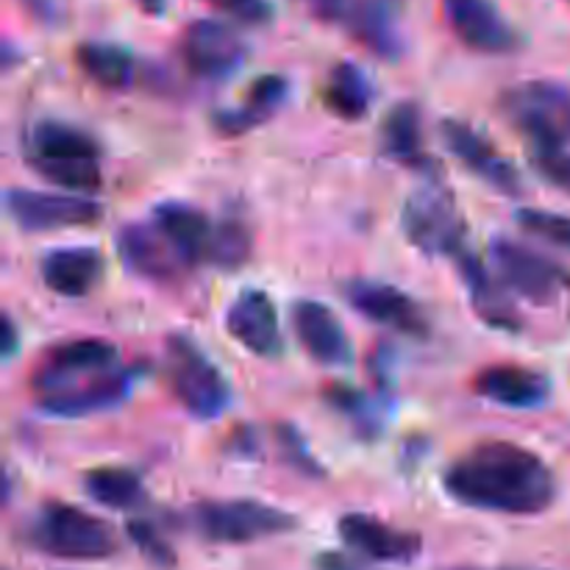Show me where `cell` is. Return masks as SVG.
<instances>
[{
	"instance_id": "cell-1",
	"label": "cell",
	"mask_w": 570,
	"mask_h": 570,
	"mask_svg": "<svg viewBox=\"0 0 570 570\" xmlns=\"http://www.w3.org/2000/svg\"><path fill=\"white\" fill-rule=\"evenodd\" d=\"M443 488L456 504L495 515H540L557 501L549 462L510 440H484L456 456Z\"/></svg>"
},
{
	"instance_id": "cell-2",
	"label": "cell",
	"mask_w": 570,
	"mask_h": 570,
	"mask_svg": "<svg viewBox=\"0 0 570 570\" xmlns=\"http://www.w3.org/2000/svg\"><path fill=\"white\" fill-rule=\"evenodd\" d=\"M137 379V367L122 365L109 340L78 337L45 351L28 387L48 415L87 417L126 401Z\"/></svg>"
},
{
	"instance_id": "cell-3",
	"label": "cell",
	"mask_w": 570,
	"mask_h": 570,
	"mask_svg": "<svg viewBox=\"0 0 570 570\" xmlns=\"http://www.w3.org/2000/svg\"><path fill=\"white\" fill-rule=\"evenodd\" d=\"M26 156L39 176L70 193L92 195L104 184L98 139L72 122H33L26 137Z\"/></svg>"
},
{
	"instance_id": "cell-4",
	"label": "cell",
	"mask_w": 570,
	"mask_h": 570,
	"mask_svg": "<svg viewBox=\"0 0 570 570\" xmlns=\"http://www.w3.org/2000/svg\"><path fill=\"white\" fill-rule=\"evenodd\" d=\"M28 546L39 554L72 562H98L117 554L115 529L81 507L50 501L33 515L26 532Z\"/></svg>"
},
{
	"instance_id": "cell-5",
	"label": "cell",
	"mask_w": 570,
	"mask_h": 570,
	"mask_svg": "<svg viewBox=\"0 0 570 570\" xmlns=\"http://www.w3.org/2000/svg\"><path fill=\"white\" fill-rule=\"evenodd\" d=\"M189 521L206 543L215 546H248L298 529V518L256 499L200 501Z\"/></svg>"
},
{
	"instance_id": "cell-6",
	"label": "cell",
	"mask_w": 570,
	"mask_h": 570,
	"mask_svg": "<svg viewBox=\"0 0 570 570\" xmlns=\"http://www.w3.org/2000/svg\"><path fill=\"white\" fill-rule=\"evenodd\" d=\"M165 376L178 404L198 421H215L228 410L232 387L226 376L187 334L167 337Z\"/></svg>"
},
{
	"instance_id": "cell-7",
	"label": "cell",
	"mask_w": 570,
	"mask_h": 570,
	"mask_svg": "<svg viewBox=\"0 0 570 570\" xmlns=\"http://www.w3.org/2000/svg\"><path fill=\"white\" fill-rule=\"evenodd\" d=\"M507 120L532 148H570V89L557 81H523L501 95Z\"/></svg>"
},
{
	"instance_id": "cell-8",
	"label": "cell",
	"mask_w": 570,
	"mask_h": 570,
	"mask_svg": "<svg viewBox=\"0 0 570 570\" xmlns=\"http://www.w3.org/2000/svg\"><path fill=\"white\" fill-rule=\"evenodd\" d=\"M401 228L410 245L426 256H456L465 250L468 226L451 189L440 181L423 184L406 198L401 212Z\"/></svg>"
},
{
	"instance_id": "cell-9",
	"label": "cell",
	"mask_w": 570,
	"mask_h": 570,
	"mask_svg": "<svg viewBox=\"0 0 570 570\" xmlns=\"http://www.w3.org/2000/svg\"><path fill=\"white\" fill-rule=\"evenodd\" d=\"M490 256L507 287L532 304L549 306L570 293V271L515 239L499 237L490 245Z\"/></svg>"
},
{
	"instance_id": "cell-10",
	"label": "cell",
	"mask_w": 570,
	"mask_h": 570,
	"mask_svg": "<svg viewBox=\"0 0 570 570\" xmlns=\"http://www.w3.org/2000/svg\"><path fill=\"white\" fill-rule=\"evenodd\" d=\"M6 212L22 232H56V228L95 226L104 217L98 200L87 195H56L37 189H9Z\"/></svg>"
},
{
	"instance_id": "cell-11",
	"label": "cell",
	"mask_w": 570,
	"mask_h": 570,
	"mask_svg": "<svg viewBox=\"0 0 570 570\" xmlns=\"http://www.w3.org/2000/svg\"><path fill=\"white\" fill-rule=\"evenodd\" d=\"M449 28L476 53L507 56L523 48V37L493 0H443Z\"/></svg>"
},
{
	"instance_id": "cell-12",
	"label": "cell",
	"mask_w": 570,
	"mask_h": 570,
	"mask_svg": "<svg viewBox=\"0 0 570 570\" xmlns=\"http://www.w3.org/2000/svg\"><path fill=\"white\" fill-rule=\"evenodd\" d=\"M248 48L234 28L217 20L189 22L181 37V59L193 76L223 81L243 67Z\"/></svg>"
},
{
	"instance_id": "cell-13",
	"label": "cell",
	"mask_w": 570,
	"mask_h": 570,
	"mask_svg": "<svg viewBox=\"0 0 570 570\" xmlns=\"http://www.w3.org/2000/svg\"><path fill=\"white\" fill-rule=\"evenodd\" d=\"M343 295L351 309L360 312L371 323L393 328L406 337H429V317L423 306L393 284L356 278V282L345 284Z\"/></svg>"
},
{
	"instance_id": "cell-14",
	"label": "cell",
	"mask_w": 570,
	"mask_h": 570,
	"mask_svg": "<svg viewBox=\"0 0 570 570\" xmlns=\"http://www.w3.org/2000/svg\"><path fill=\"white\" fill-rule=\"evenodd\" d=\"M440 128H443V139L451 156L462 161L473 176L504 195H521L523 178L518 167L476 126L465 120H445Z\"/></svg>"
},
{
	"instance_id": "cell-15",
	"label": "cell",
	"mask_w": 570,
	"mask_h": 570,
	"mask_svg": "<svg viewBox=\"0 0 570 570\" xmlns=\"http://www.w3.org/2000/svg\"><path fill=\"white\" fill-rule=\"evenodd\" d=\"M337 532L351 551L373 562L410 566L423 551L421 534L395 529L390 523L379 521V518L365 515V512H348V515L340 518Z\"/></svg>"
},
{
	"instance_id": "cell-16",
	"label": "cell",
	"mask_w": 570,
	"mask_h": 570,
	"mask_svg": "<svg viewBox=\"0 0 570 570\" xmlns=\"http://www.w3.org/2000/svg\"><path fill=\"white\" fill-rule=\"evenodd\" d=\"M226 328L250 354L262 356V360L282 356L284 334L276 304L262 289H245L232 301L226 312Z\"/></svg>"
},
{
	"instance_id": "cell-17",
	"label": "cell",
	"mask_w": 570,
	"mask_h": 570,
	"mask_svg": "<svg viewBox=\"0 0 570 570\" xmlns=\"http://www.w3.org/2000/svg\"><path fill=\"white\" fill-rule=\"evenodd\" d=\"M293 332L306 354L328 367H343L354 360V348L340 317L321 301H298L293 306Z\"/></svg>"
},
{
	"instance_id": "cell-18",
	"label": "cell",
	"mask_w": 570,
	"mask_h": 570,
	"mask_svg": "<svg viewBox=\"0 0 570 570\" xmlns=\"http://www.w3.org/2000/svg\"><path fill=\"white\" fill-rule=\"evenodd\" d=\"M473 390L484 401L507 410H538L551 399L549 376L523 365L484 367L473 379Z\"/></svg>"
},
{
	"instance_id": "cell-19",
	"label": "cell",
	"mask_w": 570,
	"mask_h": 570,
	"mask_svg": "<svg viewBox=\"0 0 570 570\" xmlns=\"http://www.w3.org/2000/svg\"><path fill=\"white\" fill-rule=\"evenodd\" d=\"M117 250L128 271L148 282H176L181 267H187L156 226H139V223L126 226L117 237Z\"/></svg>"
},
{
	"instance_id": "cell-20",
	"label": "cell",
	"mask_w": 570,
	"mask_h": 570,
	"mask_svg": "<svg viewBox=\"0 0 570 570\" xmlns=\"http://www.w3.org/2000/svg\"><path fill=\"white\" fill-rule=\"evenodd\" d=\"M154 226L165 234L184 265H198L212 259V245H215V226L209 217L195 206L181 200H165L154 209Z\"/></svg>"
},
{
	"instance_id": "cell-21",
	"label": "cell",
	"mask_w": 570,
	"mask_h": 570,
	"mask_svg": "<svg viewBox=\"0 0 570 570\" xmlns=\"http://www.w3.org/2000/svg\"><path fill=\"white\" fill-rule=\"evenodd\" d=\"M39 276L50 293L61 298H83L104 278V254L98 248H56L39 262Z\"/></svg>"
},
{
	"instance_id": "cell-22",
	"label": "cell",
	"mask_w": 570,
	"mask_h": 570,
	"mask_svg": "<svg viewBox=\"0 0 570 570\" xmlns=\"http://www.w3.org/2000/svg\"><path fill=\"white\" fill-rule=\"evenodd\" d=\"M456 267H460V276L465 282L468 295H471V306L490 328H499V332H521L523 321L518 306L512 304V298L507 295V289L490 276L488 267L471 254V250H462L456 256Z\"/></svg>"
},
{
	"instance_id": "cell-23",
	"label": "cell",
	"mask_w": 570,
	"mask_h": 570,
	"mask_svg": "<svg viewBox=\"0 0 570 570\" xmlns=\"http://www.w3.org/2000/svg\"><path fill=\"white\" fill-rule=\"evenodd\" d=\"M348 33L373 56H382L390 61L399 59L404 53L401 3L399 0H362Z\"/></svg>"
},
{
	"instance_id": "cell-24",
	"label": "cell",
	"mask_w": 570,
	"mask_h": 570,
	"mask_svg": "<svg viewBox=\"0 0 570 570\" xmlns=\"http://www.w3.org/2000/svg\"><path fill=\"white\" fill-rule=\"evenodd\" d=\"M289 98V81L284 76H262L256 78L248 87V92L243 95L237 106L232 109H223L215 115V126L223 134H243L250 128L262 126V122L271 120L278 109L284 106V100Z\"/></svg>"
},
{
	"instance_id": "cell-25",
	"label": "cell",
	"mask_w": 570,
	"mask_h": 570,
	"mask_svg": "<svg viewBox=\"0 0 570 570\" xmlns=\"http://www.w3.org/2000/svg\"><path fill=\"white\" fill-rule=\"evenodd\" d=\"M382 154L399 161V165L415 167V170L423 173L434 167V159L426 154V145H423L421 111L410 100L395 104V109L384 117Z\"/></svg>"
},
{
	"instance_id": "cell-26",
	"label": "cell",
	"mask_w": 570,
	"mask_h": 570,
	"mask_svg": "<svg viewBox=\"0 0 570 570\" xmlns=\"http://www.w3.org/2000/svg\"><path fill=\"white\" fill-rule=\"evenodd\" d=\"M76 61L83 76L104 89H128L137 72V61L126 48L111 42L78 45Z\"/></svg>"
},
{
	"instance_id": "cell-27",
	"label": "cell",
	"mask_w": 570,
	"mask_h": 570,
	"mask_svg": "<svg viewBox=\"0 0 570 570\" xmlns=\"http://www.w3.org/2000/svg\"><path fill=\"white\" fill-rule=\"evenodd\" d=\"M373 83L362 67L354 61H340L326 81V106L343 120H362L371 111Z\"/></svg>"
},
{
	"instance_id": "cell-28",
	"label": "cell",
	"mask_w": 570,
	"mask_h": 570,
	"mask_svg": "<svg viewBox=\"0 0 570 570\" xmlns=\"http://www.w3.org/2000/svg\"><path fill=\"white\" fill-rule=\"evenodd\" d=\"M83 490L95 504L109 510H137L148 499L142 479L128 468H92L83 473Z\"/></svg>"
},
{
	"instance_id": "cell-29",
	"label": "cell",
	"mask_w": 570,
	"mask_h": 570,
	"mask_svg": "<svg viewBox=\"0 0 570 570\" xmlns=\"http://www.w3.org/2000/svg\"><path fill=\"white\" fill-rule=\"evenodd\" d=\"M515 223L532 237L546 239V243L557 245V248L570 254V215L549 209H518Z\"/></svg>"
},
{
	"instance_id": "cell-30",
	"label": "cell",
	"mask_w": 570,
	"mask_h": 570,
	"mask_svg": "<svg viewBox=\"0 0 570 570\" xmlns=\"http://www.w3.org/2000/svg\"><path fill=\"white\" fill-rule=\"evenodd\" d=\"M250 254V232L243 220H223L215 228L212 262L220 267H239Z\"/></svg>"
},
{
	"instance_id": "cell-31",
	"label": "cell",
	"mask_w": 570,
	"mask_h": 570,
	"mask_svg": "<svg viewBox=\"0 0 570 570\" xmlns=\"http://www.w3.org/2000/svg\"><path fill=\"white\" fill-rule=\"evenodd\" d=\"M126 532H128V538H131V543L137 546L139 554H142L150 566H156L161 570L176 568V551H173V546L161 538V532L154 527V523L128 521Z\"/></svg>"
},
{
	"instance_id": "cell-32",
	"label": "cell",
	"mask_w": 570,
	"mask_h": 570,
	"mask_svg": "<svg viewBox=\"0 0 570 570\" xmlns=\"http://www.w3.org/2000/svg\"><path fill=\"white\" fill-rule=\"evenodd\" d=\"M328 404L334 406L337 412H343L348 421L356 423L362 434H376L379 432V417H376V406L367 401V395L356 393L351 387H328L326 390Z\"/></svg>"
},
{
	"instance_id": "cell-33",
	"label": "cell",
	"mask_w": 570,
	"mask_h": 570,
	"mask_svg": "<svg viewBox=\"0 0 570 570\" xmlns=\"http://www.w3.org/2000/svg\"><path fill=\"white\" fill-rule=\"evenodd\" d=\"M532 165L551 187L570 195V148H532Z\"/></svg>"
},
{
	"instance_id": "cell-34",
	"label": "cell",
	"mask_w": 570,
	"mask_h": 570,
	"mask_svg": "<svg viewBox=\"0 0 570 570\" xmlns=\"http://www.w3.org/2000/svg\"><path fill=\"white\" fill-rule=\"evenodd\" d=\"M276 434H278V445H282V451H284V460H287L289 465L298 468V471L306 473V476H323V468L317 465V460L312 456V451L306 449V443H304V438L298 434V429L278 426Z\"/></svg>"
},
{
	"instance_id": "cell-35",
	"label": "cell",
	"mask_w": 570,
	"mask_h": 570,
	"mask_svg": "<svg viewBox=\"0 0 570 570\" xmlns=\"http://www.w3.org/2000/svg\"><path fill=\"white\" fill-rule=\"evenodd\" d=\"M206 3L226 11L228 17L245 22V26H265L273 20L271 0H206Z\"/></svg>"
},
{
	"instance_id": "cell-36",
	"label": "cell",
	"mask_w": 570,
	"mask_h": 570,
	"mask_svg": "<svg viewBox=\"0 0 570 570\" xmlns=\"http://www.w3.org/2000/svg\"><path fill=\"white\" fill-rule=\"evenodd\" d=\"M304 3H306V9L317 17V20L337 22V26H343L345 31H348L351 22H354V17H356V11H360L362 0H304Z\"/></svg>"
},
{
	"instance_id": "cell-37",
	"label": "cell",
	"mask_w": 570,
	"mask_h": 570,
	"mask_svg": "<svg viewBox=\"0 0 570 570\" xmlns=\"http://www.w3.org/2000/svg\"><path fill=\"white\" fill-rule=\"evenodd\" d=\"M20 3L26 6L33 20L48 22V26L59 22V0H20Z\"/></svg>"
},
{
	"instance_id": "cell-38",
	"label": "cell",
	"mask_w": 570,
	"mask_h": 570,
	"mask_svg": "<svg viewBox=\"0 0 570 570\" xmlns=\"http://www.w3.org/2000/svg\"><path fill=\"white\" fill-rule=\"evenodd\" d=\"M315 568L317 570H367L365 566H360V562L351 560V557L337 554V551H326V554L317 557Z\"/></svg>"
},
{
	"instance_id": "cell-39",
	"label": "cell",
	"mask_w": 570,
	"mask_h": 570,
	"mask_svg": "<svg viewBox=\"0 0 570 570\" xmlns=\"http://www.w3.org/2000/svg\"><path fill=\"white\" fill-rule=\"evenodd\" d=\"M17 351V326L14 321H11V315L3 317V356L6 360H11Z\"/></svg>"
},
{
	"instance_id": "cell-40",
	"label": "cell",
	"mask_w": 570,
	"mask_h": 570,
	"mask_svg": "<svg viewBox=\"0 0 570 570\" xmlns=\"http://www.w3.org/2000/svg\"><path fill=\"white\" fill-rule=\"evenodd\" d=\"M137 6H139V9L145 11V14H154V17H159V14H165V6H167V0H137Z\"/></svg>"
}]
</instances>
